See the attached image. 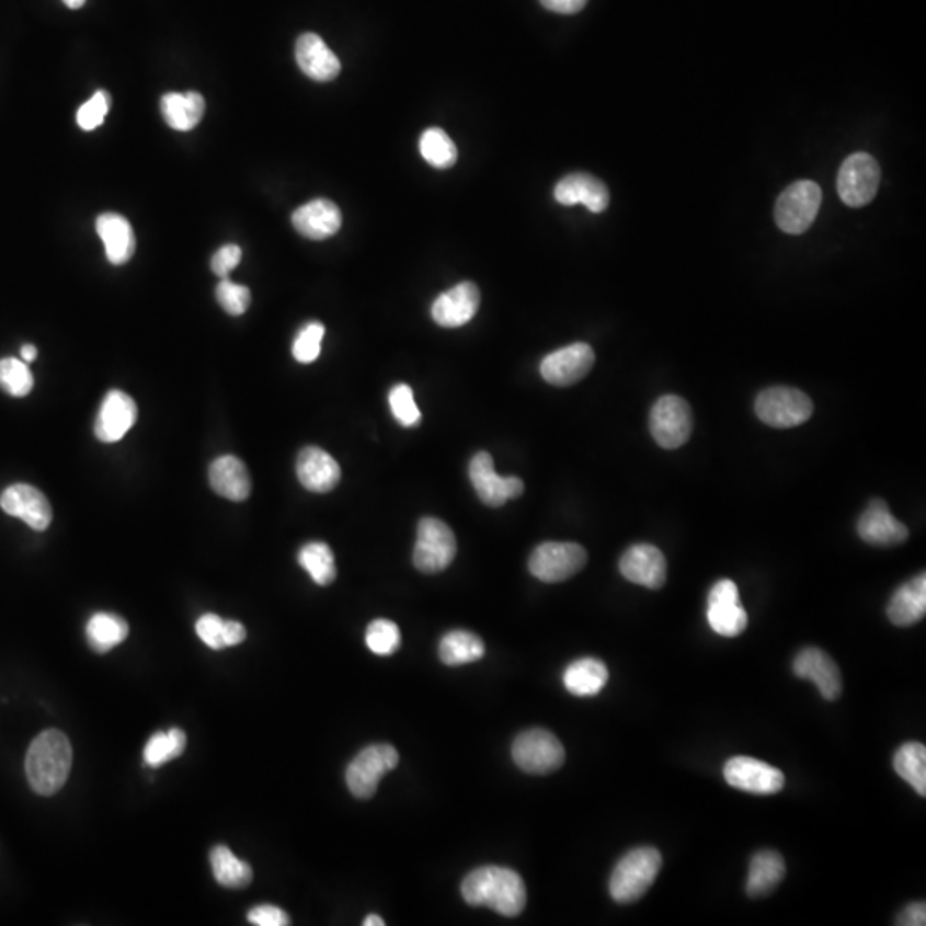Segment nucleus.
<instances>
[{
	"instance_id": "393cba45",
	"label": "nucleus",
	"mask_w": 926,
	"mask_h": 926,
	"mask_svg": "<svg viewBox=\"0 0 926 926\" xmlns=\"http://www.w3.org/2000/svg\"><path fill=\"white\" fill-rule=\"evenodd\" d=\"M556 202L564 206L584 205L592 214H603L609 205V191L599 179L588 174H572L561 179L555 187Z\"/></svg>"
},
{
	"instance_id": "39448f33",
	"label": "nucleus",
	"mask_w": 926,
	"mask_h": 926,
	"mask_svg": "<svg viewBox=\"0 0 926 926\" xmlns=\"http://www.w3.org/2000/svg\"><path fill=\"white\" fill-rule=\"evenodd\" d=\"M457 555V539L445 522L439 518H422L418 525V540L414 548V564L422 573H442Z\"/></svg>"
},
{
	"instance_id": "9b49d317",
	"label": "nucleus",
	"mask_w": 926,
	"mask_h": 926,
	"mask_svg": "<svg viewBox=\"0 0 926 926\" xmlns=\"http://www.w3.org/2000/svg\"><path fill=\"white\" fill-rule=\"evenodd\" d=\"M880 184V167L876 158L855 153L844 160L837 178L841 199L851 208H861L876 197Z\"/></svg>"
},
{
	"instance_id": "a19ab883",
	"label": "nucleus",
	"mask_w": 926,
	"mask_h": 926,
	"mask_svg": "<svg viewBox=\"0 0 926 926\" xmlns=\"http://www.w3.org/2000/svg\"><path fill=\"white\" fill-rule=\"evenodd\" d=\"M388 402H390L391 414L399 421L400 426L414 427L421 422V410L415 403L414 391L405 382L391 388Z\"/></svg>"
},
{
	"instance_id": "3c124183",
	"label": "nucleus",
	"mask_w": 926,
	"mask_h": 926,
	"mask_svg": "<svg viewBox=\"0 0 926 926\" xmlns=\"http://www.w3.org/2000/svg\"><path fill=\"white\" fill-rule=\"evenodd\" d=\"M245 635L248 633H245L244 625L239 624V621H225V647L239 645V643L244 642Z\"/></svg>"
},
{
	"instance_id": "a878e982",
	"label": "nucleus",
	"mask_w": 926,
	"mask_h": 926,
	"mask_svg": "<svg viewBox=\"0 0 926 926\" xmlns=\"http://www.w3.org/2000/svg\"><path fill=\"white\" fill-rule=\"evenodd\" d=\"M208 476L209 485L218 496L239 503V501L248 500L251 494L248 467L244 466V461L232 455L217 458L209 466Z\"/></svg>"
},
{
	"instance_id": "dca6fc26",
	"label": "nucleus",
	"mask_w": 926,
	"mask_h": 926,
	"mask_svg": "<svg viewBox=\"0 0 926 926\" xmlns=\"http://www.w3.org/2000/svg\"><path fill=\"white\" fill-rule=\"evenodd\" d=\"M619 572L631 584L659 591L666 584L667 561L655 546L635 545L621 556Z\"/></svg>"
},
{
	"instance_id": "2f4dec72",
	"label": "nucleus",
	"mask_w": 926,
	"mask_h": 926,
	"mask_svg": "<svg viewBox=\"0 0 926 926\" xmlns=\"http://www.w3.org/2000/svg\"><path fill=\"white\" fill-rule=\"evenodd\" d=\"M438 652L439 659L446 666H461V664L476 663L482 659L485 647L472 631L454 630L443 637Z\"/></svg>"
},
{
	"instance_id": "72a5a7b5",
	"label": "nucleus",
	"mask_w": 926,
	"mask_h": 926,
	"mask_svg": "<svg viewBox=\"0 0 926 926\" xmlns=\"http://www.w3.org/2000/svg\"><path fill=\"white\" fill-rule=\"evenodd\" d=\"M212 871L221 888L244 889L253 880V868L237 858L227 846H215L209 855Z\"/></svg>"
},
{
	"instance_id": "cd10ccee",
	"label": "nucleus",
	"mask_w": 926,
	"mask_h": 926,
	"mask_svg": "<svg viewBox=\"0 0 926 926\" xmlns=\"http://www.w3.org/2000/svg\"><path fill=\"white\" fill-rule=\"evenodd\" d=\"M96 232L105 244V253L112 264H126L135 254V230L123 215H100L96 220Z\"/></svg>"
},
{
	"instance_id": "5fc2aeb1",
	"label": "nucleus",
	"mask_w": 926,
	"mask_h": 926,
	"mask_svg": "<svg viewBox=\"0 0 926 926\" xmlns=\"http://www.w3.org/2000/svg\"><path fill=\"white\" fill-rule=\"evenodd\" d=\"M84 2L87 0H64V4L68 5L69 9H79Z\"/></svg>"
},
{
	"instance_id": "ea45409f",
	"label": "nucleus",
	"mask_w": 926,
	"mask_h": 926,
	"mask_svg": "<svg viewBox=\"0 0 926 926\" xmlns=\"http://www.w3.org/2000/svg\"><path fill=\"white\" fill-rule=\"evenodd\" d=\"M400 643H402V635L400 628L390 621V619H375L366 630V645L373 654L387 655L395 654L399 651Z\"/></svg>"
},
{
	"instance_id": "4c0bfd02",
	"label": "nucleus",
	"mask_w": 926,
	"mask_h": 926,
	"mask_svg": "<svg viewBox=\"0 0 926 926\" xmlns=\"http://www.w3.org/2000/svg\"><path fill=\"white\" fill-rule=\"evenodd\" d=\"M185 745H187V738H185L184 731L179 730V728H172L165 733H155L148 740L145 752H142L145 764L148 767H160V765L182 755Z\"/></svg>"
},
{
	"instance_id": "aec40b11",
	"label": "nucleus",
	"mask_w": 926,
	"mask_h": 926,
	"mask_svg": "<svg viewBox=\"0 0 926 926\" xmlns=\"http://www.w3.org/2000/svg\"><path fill=\"white\" fill-rule=\"evenodd\" d=\"M479 304H481V293L478 285L472 282H461L434 300L431 316L439 327H464L478 315Z\"/></svg>"
},
{
	"instance_id": "f03ea898",
	"label": "nucleus",
	"mask_w": 926,
	"mask_h": 926,
	"mask_svg": "<svg viewBox=\"0 0 926 926\" xmlns=\"http://www.w3.org/2000/svg\"><path fill=\"white\" fill-rule=\"evenodd\" d=\"M72 765L71 741L57 730L39 733L26 753V777L42 797L56 794L68 780Z\"/></svg>"
},
{
	"instance_id": "a18cd8bd",
	"label": "nucleus",
	"mask_w": 926,
	"mask_h": 926,
	"mask_svg": "<svg viewBox=\"0 0 926 926\" xmlns=\"http://www.w3.org/2000/svg\"><path fill=\"white\" fill-rule=\"evenodd\" d=\"M224 628H225V619H221L220 616L212 615H203L202 618L197 619L196 621V633L209 649H215V651H220V649H225V640H224Z\"/></svg>"
},
{
	"instance_id": "473e14b6",
	"label": "nucleus",
	"mask_w": 926,
	"mask_h": 926,
	"mask_svg": "<svg viewBox=\"0 0 926 926\" xmlns=\"http://www.w3.org/2000/svg\"><path fill=\"white\" fill-rule=\"evenodd\" d=\"M127 635L129 625L121 616L111 613H96L87 625L88 643L99 654L112 651L127 639Z\"/></svg>"
},
{
	"instance_id": "a211bd4d",
	"label": "nucleus",
	"mask_w": 926,
	"mask_h": 926,
	"mask_svg": "<svg viewBox=\"0 0 926 926\" xmlns=\"http://www.w3.org/2000/svg\"><path fill=\"white\" fill-rule=\"evenodd\" d=\"M858 536L870 546L879 548H894L903 545L910 537L906 525L901 524L892 515L888 503L883 500H871L867 512L859 517Z\"/></svg>"
},
{
	"instance_id": "603ef678",
	"label": "nucleus",
	"mask_w": 926,
	"mask_h": 926,
	"mask_svg": "<svg viewBox=\"0 0 926 926\" xmlns=\"http://www.w3.org/2000/svg\"><path fill=\"white\" fill-rule=\"evenodd\" d=\"M36 357H38V351H36L35 345H23L21 347V359L24 363H33V361H36Z\"/></svg>"
},
{
	"instance_id": "7ed1b4c3",
	"label": "nucleus",
	"mask_w": 926,
	"mask_h": 926,
	"mask_svg": "<svg viewBox=\"0 0 926 926\" xmlns=\"http://www.w3.org/2000/svg\"><path fill=\"white\" fill-rule=\"evenodd\" d=\"M663 868V856L655 848H637L619 859L611 880L609 892L618 904H631L639 901L651 889Z\"/></svg>"
},
{
	"instance_id": "f3484780",
	"label": "nucleus",
	"mask_w": 926,
	"mask_h": 926,
	"mask_svg": "<svg viewBox=\"0 0 926 926\" xmlns=\"http://www.w3.org/2000/svg\"><path fill=\"white\" fill-rule=\"evenodd\" d=\"M0 508L11 517L21 518L33 530L44 533L52 524V506L39 489L30 484H14L0 496Z\"/></svg>"
},
{
	"instance_id": "4be33fe9",
	"label": "nucleus",
	"mask_w": 926,
	"mask_h": 926,
	"mask_svg": "<svg viewBox=\"0 0 926 926\" xmlns=\"http://www.w3.org/2000/svg\"><path fill=\"white\" fill-rule=\"evenodd\" d=\"M296 470L300 484L311 493H330L342 478L335 458L318 446H306L300 451Z\"/></svg>"
},
{
	"instance_id": "c9c22d12",
	"label": "nucleus",
	"mask_w": 926,
	"mask_h": 926,
	"mask_svg": "<svg viewBox=\"0 0 926 926\" xmlns=\"http://www.w3.org/2000/svg\"><path fill=\"white\" fill-rule=\"evenodd\" d=\"M300 567L309 573L316 584L321 587L332 584L336 579L335 556L330 546L324 542H309L300 548L297 555Z\"/></svg>"
},
{
	"instance_id": "9d476101",
	"label": "nucleus",
	"mask_w": 926,
	"mask_h": 926,
	"mask_svg": "<svg viewBox=\"0 0 926 926\" xmlns=\"http://www.w3.org/2000/svg\"><path fill=\"white\" fill-rule=\"evenodd\" d=\"M820 203L822 191L815 182H794L777 199V227L791 236L807 232L819 214Z\"/></svg>"
},
{
	"instance_id": "ddd939ff",
	"label": "nucleus",
	"mask_w": 926,
	"mask_h": 926,
	"mask_svg": "<svg viewBox=\"0 0 926 926\" xmlns=\"http://www.w3.org/2000/svg\"><path fill=\"white\" fill-rule=\"evenodd\" d=\"M724 779L728 785L741 791L769 797L782 791L786 785L785 774L773 765L752 757H733L724 765Z\"/></svg>"
},
{
	"instance_id": "2eb2a0df",
	"label": "nucleus",
	"mask_w": 926,
	"mask_h": 926,
	"mask_svg": "<svg viewBox=\"0 0 926 926\" xmlns=\"http://www.w3.org/2000/svg\"><path fill=\"white\" fill-rule=\"evenodd\" d=\"M707 619L710 628L722 637H738L748 625V615L740 604V592L733 580H719L709 592Z\"/></svg>"
},
{
	"instance_id": "1a4fd4ad",
	"label": "nucleus",
	"mask_w": 926,
	"mask_h": 926,
	"mask_svg": "<svg viewBox=\"0 0 926 926\" xmlns=\"http://www.w3.org/2000/svg\"><path fill=\"white\" fill-rule=\"evenodd\" d=\"M587 563V552L575 542H545L537 546L528 560V570L546 584L572 579Z\"/></svg>"
},
{
	"instance_id": "4468645a",
	"label": "nucleus",
	"mask_w": 926,
	"mask_h": 926,
	"mask_svg": "<svg viewBox=\"0 0 926 926\" xmlns=\"http://www.w3.org/2000/svg\"><path fill=\"white\" fill-rule=\"evenodd\" d=\"M595 354L587 343H572L546 355L540 363V375L555 387H572L591 373Z\"/></svg>"
},
{
	"instance_id": "c85d7f7f",
	"label": "nucleus",
	"mask_w": 926,
	"mask_h": 926,
	"mask_svg": "<svg viewBox=\"0 0 926 926\" xmlns=\"http://www.w3.org/2000/svg\"><path fill=\"white\" fill-rule=\"evenodd\" d=\"M786 876L785 858L774 849H762L750 861L746 894L758 899L773 894Z\"/></svg>"
},
{
	"instance_id": "f257e3e1",
	"label": "nucleus",
	"mask_w": 926,
	"mask_h": 926,
	"mask_svg": "<svg viewBox=\"0 0 926 926\" xmlns=\"http://www.w3.org/2000/svg\"><path fill=\"white\" fill-rule=\"evenodd\" d=\"M461 898L470 906H485L498 915L515 918L527 904V889L517 871L503 867H481L461 882Z\"/></svg>"
},
{
	"instance_id": "09e8293b",
	"label": "nucleus",
	"mask_w": 926,
	"mask_h": 926,
	"mask_svg": "<svg viewBox=\"0 0 926 926\" xmlns=\"http://www.w3.org/2000/svg\"><path fill=\"white\" fill-rule=\"evenodd\" d=\"M895 925L899 926H925L926 906L925 903H913L901 911Z\"/></svg>"
},
{
	"instance_id": "79ce46f5",
	"label": "nucleus",
	"mask_w": 926,
	"mask_h": 926,
	"mask_svg": "<svg viewBox=\"0 0 926 926\" xmlns=\"http://www.w3.org/2000/svg\"><path fill=\"white\" fill-rule=\"evenodd\" d=\"M324 339V327L318 321L306 324L294 340V359L300 364L315 363L321 354V342Z\"/></svg>"
},
{
	"instance_id": "58836bf2",
	"label": "nucleus",
	"mask_w": 926,
	"mask_h": 926,
	"mask_svg": "<svg viewBox=\"0 0 926 926\" xmlns=\"http://www.w3.org/2000/svg\"><path fill=\"white\" fill-rule=\"evenodd\" d=\"M35 387L32 370L24 361L8 359L0 361V388L11 397H26Z\"/></svg>"
},
{
	"instance_id": "5701e85b",
	"label": "nucleus",
	"mask_w": 926,
	"mask_h": 926,
	"mask_svg": "<svg viewBox=\"0 0 926 926\" xmlns=\"http://www.w3.org/2000/svg\"><path fill=\"white\" fill-rule=\"evenodd\" d=\"M296 59L304 75L320 83L332 81L342 71L339 57L316 33H304L299 36L296 44Z\"/></svg>"
},
{
	"instance_id": "c03bdc74",
	"label": "nucleus",
	"mask_w": 926,
	"mask_h": 926,
	"mask_svg": "<svg viewBox=\"0 0 926 926\" xmlns=\"http://www.w3.org/2000/svg\"><path fill=\"white\" fill-rule=\"evenodd\" d=\"M111 108V96L107 91H96L93 99L88 100L78 111V124L81 129L93 130L102 126L105 115Z\"/></svg>"
},
{
	"instance_id": "20e7f679",
	"label": "nucleus",
	"mask_w": 926,
	"mask_h": 926,
	"mask_svg": "<svg viewBox=\"0 0 926 926\" xmlns=\"http://www.w3.org/2000/svg\"><path fill=\"white\" fill-rule=\"evenodd\" d=\"M755 412L767 426L788 430L801 426L812 418L813 402L809 395L797 388H767L758 395Z\"/></svg>"
},
{
	"instance_id": "6ab92c4d",
	"label": "nucleus",
	"mask_w": 926,
	"mask_h": 926,
	"mask_svg": "<svg viewBox=\"0 0 926 926\" xmlns=\"http://www.w3.org/2000/svg\"><path fill=\"white\" fill-rule=\"evenodd\" d=\"M792 670L798 678L809 679L815 683L820 695L825 700H837L843 691V678L834 659L827 652L820 651L816 647L803 649L794 659Z\"/></svg>"
},
{
	"instance_id": "864d4df0",
	"label": "nucleus",
	"mask_w": 926,
	"mask_h": 926,
	"mask_svg": "<svg viewBox=\"0 0 926 926\" xmlns=\"http://www.w3.org/2000/svg\"><path fill=\"white\" fill-rule=\"evenodd\" d=\"M364 926H385V919L378 915H369L364 919Z\"/></svg>"
},
{
	"instance_id": "423d86ee",
	"label": "nucleus",
	"mask_w": 926,
	"mask_h": 926,
	"mask_svg": "<svg viewBox=\"0 0 926 926\" xmlns=\"http://www.w3.org/2000/svg\"><path fill=\"white\" fill-rule=\"evenodd\" d=\"M399 765V752L387 743H376L364 748L363 752L348 764L345 780L348 791L359 800L375 797L379 780L385 774Z\"/></svg>"
},
{
	"instance_id": "e433bc0d",
	"label": "nucleus",
	"mask_w": 926,
	"mask_h": 926,
	"mask_svg": "<svg viewBox=\"0 0 926 926\" xmlns=\"http://www.w3.org/2000/svg\"><path fill=\"white\" fill-rule=\"evenodd\" d=\"M419 150H421L422 158L434 169H451L457 163V147L445 130L439 129V127H431L421 136Z\"/></svg>"
},
{
	"instance_id": "bb28decb",
	"label": "nucleus",
	"mask_w": 926,
	"mask_h": 926,
	"mask_svg": "<svg viewBox=\"0 0 926 926\" xmlns=\"http://www.w3.org/2000/svg\"><path fill=\"white\" fill-rule=\"evenodd\" d=\"M925 613L926 575L922 573L895 591L888 606V616L895 627H911L922 621Z\"/></svg>"
},
{
	"instance_id": "412c9836",
	"label": "nucleus",
	"mask_w": 926,
	"mask_h": 926,
	"mask_svg": "<svg viewBox=\"0 0 926 926\" xmlns=\"http://www.w3.org/2000/svg\"><path fill=\"white\" fill-rule=\"evenodd\" d=\"M138 405L124 391H108L95 421L96 438L103 443H117L135 426Z\"/></svg>"
},
{
	"instance_id": "f704fd0d",
	"label": "nucleus",
	"mask_w": 926,
	"mask_h": 926,
	"mask_svg": "<svg viewBox=\"0 0 926 926\" xmlns=\"http://www.w3.org/2000/svg\"><path fill=\"white\" fill-rule=\"evenodd\" d=\"M894 769L913 786L919 797H926V748L922 743H904L894 755Z\"/></svg>"
},
{
	"instance_id": "0eeeda50",
	"label": "nucleus",
	"mask_w": 926,
	"mask_h": 926,
	"mask_svg": "<svg viewBox=\"0 0 926 926\" xmlns=\"http://www.w3.org/2000/svg\"><path fill=\"white\" fill-rule=\"evenodd\" d=\"M512 755L524 773L537 776L555 773L564 764L561 741L539 728L518 734L517 740L513 741Z\"/></svg>"
},
{
	"instance_id": "de8ad7c7",
	"label": "nucleus",
	"mask_w": 926,
	"mask_h": 926,
	"mask_svg": "<svg viewBox=\"0 0 926 926\" xmlns=\"http://www.w3.org/2000/svg\"><path fill=\"white\" fill-rule=\"evenodd\" d=\"M249 923L256 926H287L290 925L287 913L273 904H261L248 913Z\"/></svg>"
},
{
	"instance_id": "f8f14e48",
	"label": "nucleus",
	"mask_w": 926,
	"mask_h": 926,
	"mask_svg": "<svg viewBox=\"0 0 926 926\" xmlns=\"http://www.w3.org/2000/svg\"><path fill=\"white\" fill-rule=\"evenodd\" d=\"M469 479L482 503L488 506L505 505L506 501L524 494V482L518 478H501L494 470L493 457L488 451L473 455L469 464Z\"/></svg>"
},
{
	"instance_id": "7c9ffc66",
	"label": "nucleus",
	"mask_w": 926,
	"mask_h": 926,
	"mask_svg": "<svg viewBox=\"0 0 926 926\" xmlns=\"http://www.w3.org/2000/svg\"><path fill=\"white\" fill-rule=\"evenodd\" d=\"M162 114L165 123L175 130H191L202 123L206 103L196 91L169 93L162 99Z\"/></svg>"
},
{
	"instance_id": "c756f323",
	"label": "nucleus",
	"mask_w": 926,
	"mask_h": 926,
	"mask_svg": "<svg viewBox=\"0 0 926 926\" xmlns=\"http://www.w3.org/2000/svg\"><path fill=\"white\" fill-rule=\"evenodd\" d=\"M609 671L599 659L582 658L564 670L563 685L570 694L580 698L595 697L604 690Z\"/></svg>"
},
{
	"instance_id": "8fccbe9b",
	"label": "nucleus",
	"mask_w": 926,
	"mask_h": 926,
	"mask_svg": "<svg viewBox=\"0 0 926 926\" xmlns=\"http://www.w3.org/2000/svg\"><path fill=\"white\" fill-rule=\"evenodd\" d=\"M548 11L558 14H576L587 5L588 0H539Z\"/></svg>"
},
{
	"instance_id": "37998d69",
	"label": "nucleus",
	"mask_w": 926,
	"mask_h": 926,
	"mask_svg": "<svg viewBox=\"0 0 926 926\" xmlns=\"http://www.w3.org/2000/svg\"><path fill=\"white\" fill-rule=\"evenodd\" d=\"M217 300L225 312L241 316L248 311L251 304V290L244 285L233 284L229 278H221L217 287Z\"/></svg>"
},
{
	"instance_id": "49530a36",
	"label": "nucleus",
	"mask_w": 926,
	"mask_h": 926,
	"mask_svg": "<svg viewBox=\"0 0 926 926\" xmlns=\"http://www.w3.org/2000/svg\"><path fill=\"white\" fill-rule=\"evenodd\" d=\"M241 260L242 249L236 244H227L218 249L212 258V270L220 278H227L230 272L237 268V264L241 263Z\"/></svg>"
},
{
	"instance_id": "6e6552de",
	"label": "nucleus",
	"mask_w": 926,
	"mask_h": 926,
	"mask_svg": "<svg viewBox=\"0 0 926 926\" xmlns=\"http://www.w3.org/2000/svg\"><path fill=\"white\" fill-rule=\"evenodd\" d=\"M652 438L664 449H676L690 439L694 415L678 395H664L654 403L649 418Z\"/></svg>"
},
{
	"instance_id": "b1692460",
	"label": "nucleus",
	"mask_w": 926,
	"mask_h": 926,
	"mask_svg": "<svg viewBox=\"0 0 926 926\" xmlns=\"http://www.w3.org/2000/svg\"><path fill=\"white\" fill-rule=\"evenodd\" d=\"M294 229L311 241H324L342 227V212L330 199H315L293 215Z\"/></svg>"
}]
</instances>
